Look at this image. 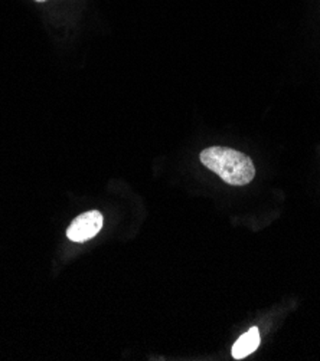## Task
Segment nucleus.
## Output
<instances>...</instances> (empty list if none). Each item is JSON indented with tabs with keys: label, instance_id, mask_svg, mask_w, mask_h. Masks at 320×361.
Returning <instances> with one entry per match:
<instances>
[{
	"label": "nucleus",
	"instance_id": "obj_3",
	"mask_svg": "<svg viewBox=\"0 0 320 361\" xmlns=\"http://www.w3.org/2000/svg\"><path fill=\"white\" fill-rule=\"evenodd\" d=\"M260 345V333L257 327H253L248 330L245 334H242L237 343L232 345V357L235 360L245 358L247 355H250L254 353Z\"/></svg>",
	"mask_w": 320,
	"mask_h": 361
},
{
	"label": "nucleus",
	"instance_id": "obj_1",
	"mask_svg": "<svg viewBox=\"0 0 320 361\" xmlns=\"http://www.w3.org/2000/svg\"><path fill=\"white\" fill-rule=\"evenodd\" d=\"M201 163L218 174L231 186H245L256 177L253 160L247 154L228 147H208L201 156Z\"/></svg>",
	"mask_w": 320,
	"mask_h": 361
},
{
	"label": "nucleus",
	"instance_id": "obj_2",
	"mask_svg": "<svg viewBox=\"0 0 320 361\" xmlns=\"http://www.w3.org/2000/svg\"><path fill=\"white\" fill-rule=\"evenodd\" d=\"M104 225L102 214L98 210H91L80 214L73 221L66 229V236L69 240L83 243L93 239L101 231Z\"/></svg>",
	"mask_w": 320,
	"mask_h": 361
},
{
	"label": "nucleus",
	"instance_id": "obj_4",
	"mask_svg": "<svg viewBox=\"0 0 320 361\" xmlns=\"http://www.w3.org/2000/svg\"><path fill=\"white\" fill-rule=\"evenodd\" d=\"M35 2H40V4H42V2H47V0H35Z\"/></svg>",
	"mask_w": 320,
	"mask_h": 361
}]
</instances>
